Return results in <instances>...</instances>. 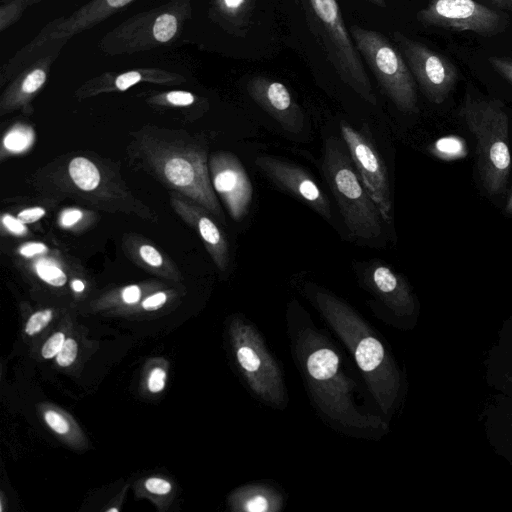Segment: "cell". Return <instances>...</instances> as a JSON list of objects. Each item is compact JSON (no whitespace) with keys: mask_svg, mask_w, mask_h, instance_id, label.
Segmentation results:
<instances>
[{"mask_svg":"<svg viewBox=\"0 0 512 512\" xmlns=\"http://www.w3.org/2000/svg\"><path fill=\"white\" fill-rule=\"evenodd\" d=\"M128 151L136 164L166 188L200 204L225 223L211 182L207 151L198 140L185 131L146 126L136 133Z\"/></svg>","mask_w":512,"mask_h":512,"instance_id":"6da1fadb","label":"cell"},{"mask_svg":"<svg viewBox=\"0 0 512 512\" xmlns=\"http://www.w3.org/2000/svg\"><path fill=\"white\" fill-rule=\"evenodd\" d=\"M33 182L48 196L69 197L106 212L157 220L155 213L137 199L120 176L98 156H62L40 169Z\"/></svg>","mask_w":512,"mask_h":512,"instance_id":"7a4b0ae2","label":"cell"},{"mask_svg":"<svg viewBox=\"0 0 512 512\" xmlns=\"http://www.w3.org/2000/svg\"><path fill=\"white\" fill-rule=\"evenodd\" d=\"M315 301L322 315L352 352L373 397L387 414L398 383L383 344L356 312L338 298L318 291Z\"/></svg>","mask_w":512,"mask_h":512,"instance_id":"3957f363","label":"cell"},{"mask_svg":"<svg viewBox=\"0 0 512 512\" xmlns=\"http://www.w3.org/2000/svg\"><path fill=\"white\" fill-rule=\"evenodd\" d=\"M309 389L318 406L343 425L357 428L379 427L377 418L358 413L352 403L354 384L340 369L337 353L323 336L306 329L298 342Z\"/></svg>","mask_w":512,"mask_h":512,"instance_id":"277c9868","label":"cell"},{"mask_svg":"<svg viewBox=\"0 0 512 512\" xmlns=\"http://www.w3.org/2000/svg\"><path fill=\"white\" fill-rule=\"evenodd\" d=\"M459 115L475 137L482 183L489 193L496 194L504 188L511 168L509 121L504 106L497 99L467 93Z\"/></svg>","mask_w":512,"mask_h":512,"instance_id":"5b68a950","label":"cell"},{"mask_svg":"<svg viewBox=\"0 0 512 512\" xmlns=\"http://www.w3.org/2000/svg\"><path fill=\"white\" fill-rule=\"evenodd\" d=\"M301 4L311 32L340 79L362 99L376 105L375 92L337 0H301Z\"/></svg>","mask_w":512,"mask_h":512,"instance_id":"8992f818","label":"cell"},{"mask_svg":"<svg viewBox=\"0 0 512 512\" xmlns=\"http://www.w3.org/2000/svg\"><path fill=\"white\" fill-rule=\"evenodd\" d=\"M322 172L350 232L363 239L379 237L380 212L354 170L343 140L332 136L325 141Z\"/></svg>","mask_w":512,"mask_h":512,"instance_id":"52a82bcc","label":"cell"},{"mask_svg":"<svg viewBox=\"0 0 512 512\" xmlns=\"http://www.w3.org/2000/svg\"><path fill=\"white\" fill-rule=\"evenodd\" d=\"M192 13V0H169L118 24L101 38L98 48L105 55L119 56L169 45L179 38Z\"/></svg>","mask_w":512,"mask_h":512,"instance_id":"ba28073f","label":"cell"},{"mask_svg":"<svg viewBox=\"0 0 512 512\" xmlns=\"http://www.w3.org/2000/svg\"><path fill=\"white\" fill-rule=\"evenodd\" d=\"M349 31L386 96L400 111L417 113L416 82L400 50L375 30L351 25Z\"/></svg>","mask_w":512,"mask_h":512,"instance_id":"9c48e42d","label":"cell"},{"mask_svg":"<svg viewBox=\"0 0 512 512\" xmlns=\"http://www.w3.org/2000/svg\"><path fill=\"white\" fill-rule=\"evenodd\" d=\"M233 337L237 362L251 390L270 404H283L285 389L281 371L257 330L251 324L237 320Z\"/></svg>","mask_w":512,"mask_h":512,"instance_id":"30bf717a","label":"cell"},{"mask_svg":"<svg viewBox=\"0 0 512 512\" xmlns=\"http://www.w3.org/2000/svg\"><path fill=\"white\" fill-rule=\"evenodd\" d=\"M392 35L425 97L434 104L443 103L458 80L456 66L444 55L399 31Z\"/></svg>","mask_w":512,"mask_h":512,"instance_id":"8fae6325","label":"cell"},{"mask_svg":"<svg viewBox=\"0 0 512 512\" xmlns=\"http://www.w3.org/2000/svg\"><path fill=\"white\" fill-rule=\"evenodd\" d=\"M424 26L470 31L489 37L501 31L503 15L475 0H431L416 14Z\"/></svg>","mask_w":512,"mask_h":512,"instance_id":"7c38bea8","label":"cell"},{"mask_svg":"<svg viewBox=\"0 0 512 512\" xmlns=\"http://www.w3.org/2000/svg\"><path fill=\"white\" fill-rule=\"evenodd\" d=\"M341 135L366 191L385 222L392 220V198L386 166L371 140L350 125H341Z\"/></svg>","mask_w":512,"mask_h":512,"instance_id":"4fadbf2b","label":"cell"},{"mask_svg":"<svg viewBox=\"0 0 512 512\" xmlns=\"http://www.w3.org/2000/svg\"><path fill=\"white\" fill-rule=\"evenodd\" d=\"M208 166L214 191L231 218L240 221L253 198V186L243 164L235 154L218 151L211 154Z\"/></svg>","mask_w":512,"mask_h":512,"instance_id":"5bb4252c","label":"cell"},{"mask_svg":"<svg viewBox=\"0 0 512 512\" xmlns=\"http://www.w3.org/2000/svg\"><path fill=\"white\" fill-rule=\"evenodd\" d=\"M254 164L276 185L309 205L323 218L331 219L328 198L303 168L270 155L257 156Z\"/></svg>","mask_w":512,"mask_h":512,"instance_id":"9a60e30c","label":"cell"},{"mask_svg":"<svg viewBox=\"0 0 512 512\" xmlns=\"http://www.w3.org/2000/svg\"><path fill=\"white\" fill-rule=\"evenodd\" d=\"M247 91L253 101L291 133H300L305 117L301 107L281 82L264 76L252 77Z\"/></svg>","mask_w":512,"mask_h":512,"instance_id":"2e32d148","label":"cell"},{"mask_svg":"<svg viewBox=\"0 0 512 512\" xmlns=\"http://www.w3.org/2000/svg\"><path fill=\"white\" fill-rule=\"evenodd\" d=\"M170 204L175 213L197 232L214 264L221 271L226 270L230 262L229 244L209 211L174 191L170 192Z\"/></svg>","mask_w":512,"mask_h":512,"instance_id":"e0dca14e","label":"cell"},{"mask_svg":"<svg viewBox=\"0 0 512 512\" xmlns=\"http://www.w3.org/2000/svg\"><path fill=\"white\" fill-rule=\"evenodd\" d=\"M186 82L177 73L156 67H138L121 72H104L84 82L74 93L79 100L105 93L123 92L140 83L172 86Z\"/></svg>","mask_w":512,"mask_h":512,"instance_id":"ac0fdd59","label":"cell"},{"mask_svg":"<svg viewBox=\"0 0 512 512\" xmlns=\"http://www.w3.org/2000/svg\"><path fill=\"white\" fill-rule=\"evenodd\" d=\"M59 54L55 52L38 59L7 83L0 96L1 115L15 110L32 111V101L46 85Z\"/></svg>","mask_w":512,"mask_h":512,"instance_id":"d6986e66","label":"cell"},{"mask_svg":"<svg viewBox=\"0 0 512 512\" xmlns=\"http://www.w3.org/2000/svg\"><path fill=\"white\" fill-rule=\"evenodd\" d=\"M135 0H89L68 16L56 18L52 35L56 38L71 39L115 13L124 9Z\"/></svg>","mask_w":512,"mask_h":512,"instance_id":"ffe728a7","label":"cell"},{"mask_svg":"<svg viewBox=\"0 0 512 512\" xmlns=\"http://www.w3.org/2000/svg\"><path fill=\"white\" fill-rule=\"evenodd\" d=\"M56 19L47 23L41 31L23 48L9 58L0 69V85L10 82L17 74L38 59L55 52H61L67 38H56L52 35Z\"/></svg>","mask_w":512,"mask_h":512,"instance_id":"44dd1931","label":"cell"},{"mask_svg":"<svg viewBox=\"0 0 512 512\" xmlns=\"http://www.w3.org/2000/svg\"><path fill=\"white\" fill-rule=\"evenodd\" d=\"M368 285L391 308L398 310L410 307L411 295L401 276L390 267L375 263L366 274Z\"/></svg>","mask_w":512,"mask_h":512,"instance_id":"7402d4cb","label":"cell"},{"mask_svg":"<svg viewBox=\"0 0 512 512\" xmlns=\"http://www.w3.org/2000/svg\"><path fill=\"white\" fill-rule=\"evenodd\" d=\"M123 249L139 266L151 272L177 278L179 272L170 258L145 238L128 234L123 238Z\"/></svg>","mask_w":512,"mask_h":512,"instance_id":"603a6c76","label":"cell"},{"mask_svg":"<svg viewBox=\"0 0 512 512\" xmlns=\"http://www.w3.org/2000/svg\"><path fill=\"white\" fill-rule=\"evenodd\" d=\"M252 0H211L209 17L225 31L237 34L248 24Z\"/></svg>","mask_w":512,"mask_h":512,"instance_id":"cb8c5ba5","label":"cell"},{"mask_svg":"<svg viewBox=\"0 0 512 512\" xmlns=\"http://www.w3.org/2000/svg\"><path fill=\"white\" fill-rule=\"evenodd\" d=\"M145 101L153 107L178 109L185 114L192 113V109L200 111L208 107L205 98L186 90L152 91L145 95Z\"/></svg>","mask_w":512,"mask_h":512,"instance_id":"d4e9b609","label":"cell"},{"mask_svg":"<svg viewBox=\"0 0 512 512\" xmlns=\"http://www.w3.org/2000/svg\"><path fill=\"white\" fill-rule=\"evenodd\" d=\"M240 510L245 512H275L282 506L281 497L272 489L251 485L238 495Z\"/></svg>","mask_w":512,"mask_h":512,"instance_id":"484cf974","label":"cell"},{"mask_svg":"<svg viewBox=\"0 0 512 512\" xmlns=\"http://www.w3.org/2000/svg\"><path fill=\"white\" fill-rule=\"evenodd\" d=\"M33 267L38 277L52 286L61 287L67 282L65 272L50 258H37Z\"/></svg>","mask_w":512,"mask_h":512,"instance_id":"4316f807","label":"cell"},{"mask_svg":"<svg viewBox=\"0 0 512 512\" xmlns=\"http://www.w3.org/2000/svg\"><path fill=\"white\" fill-rule=\"evenodd\" d=\"M0 5V32H4L14 25L30 6L25 0H1Z\"/></svg>","mask_w":512,"mask_h":512,"instance_id":"83f0119b","label":"cell"},{"mask_svg":"<svg viewBox=\"0 0 512 512\" xmlns=\"http://www.w3.org/2000/svg\"><path fill=\"white\" fill-rule=\"evenodd\" d=\"M22 126L23 125H15L14 129L6 134L3 141V150L7 149L11 152H20L30 145L32 134L30 131L21 129Z\"/></svg>","mask_w":512,"mask_h":512,"instance_id":"f1b7e54d","label":"cell"},{"mask_svg":"<svg viewBox=\"0 0 512 512\" xmlns=\"http://www.w3.org/2000/svg\"><path fill=\"white\" fill-rule=\"evenodd\" d=\"M52 311L50 309L35 312L28 319L25 332L28 335H34L45 328L52 319Z\"/></svg>","mask_w":512,"mask_h":512,"instance_id":"f546056e","label":"cell"},{"mask_svg":"<svg viewBox=\"0 0 512 512\" xmlns=\"http://www.w3.org/2000/svg\"><path fill=\"white\" fill-rule=\"evenodd\" d=\"M77 353V342L72 338H68L65 340L61 350L56 355V361L61 367H68L76 359Z\"/></svg>","mask_w":512,"mask_h":512,"instance_id":"4dcf8cb0","label":"cell"},{"mask_svg":"<svg viewBox=\"0 0 512 512\" xmlns=\"http://www.w3.org/2000/svg\"><path fill=\"white\" fill-rule=\"evenodd\" d=\"M65 335L62 332L53 334L43 345L41 354L45 359H51L56 356L61 350L64 342Z\"/></svg>","mask_w":512,"mask_h":512,"instance_id":"1f68e13d","label":"cell"},{"mask_svg":"<svg viewBox=\"0 0 512 512\" xmlns=\"http://www.w3.org/2000/svg\"><path fill=\"white\" fill-rule=\"evenodd\" d=\"M493 69L512 84V59L500 56H491L488 59Z\"/></svg>","mask_w":512,"mask_h":512,"instance_id":"d6a6232c","label":"cell"},{"mask_svg":"<svg viewBox=\"0 0 512 512\" xmlns=\"http://www.w3.org/2000/svg\"><path fill=\"white\" fill-rule=\"evenodd\" d=\"M1 223L8 232L15 236L23 237L28 234L26 224L8 213L2 214Z\"/></svg>","mask_w":512,"mask_h":512,"instance_id":"836d02e7","label":"cell"},{"mask_svg":"<svg viewBox=\"0 0 512 512\" xmlns=\"http://www.w3.org/2000/svg\"><path fill=\"white\" fill-rule=\"evenodd\" d=\"M44 419L49 427L59 434H65L69 431L68 422L53 410H47L44 413Z\"/></svg>","mask_w":512,"mask_h":512,"instance_id":"e575fe53","label":"cell"},{"mask_svg":"<svg viewBox=\"0 0 512 512\" xmlns=\"http://www.w3.org/2000/svg\"><path fill=\"white\" fill-rule=\"evenodd\" d=\"M83 217L84 213L80 209H65L59 216V224L64 228H71L74 227L77 223L81 222Z\"/></svg>","mask_w":512,"mask_h":512,"instance_id":"d590c367","label":"cell"},{"mask_svg":"<svg viewBox=\"0 0 512 512\" xmlns=\"http://www.w3.org/2000/svg\"><path fill=\"white\" fill-rule=\"evenodd\" d=\"M166 372L162 368H154L148 378V389L152 393L161 392L165 387Z\"/></svg>","mask_w":512,"mask_h":512,"instance_id":"8d00e7d4","label":"cell"},{"mask_svg":"<svg viewBox=\"0 0 512 512\" xmlns=\"http://www.w3.org/2000/svg\"><path fill=\"white\" fill-rule=\"evenodd\" d=\"M48 247L41 242L25 243L18 249V253L26 258H34L38 255L46 254Z\"/></svg>","mask_w":512,"mask_h":512,"instance_id":"74e56055","label":"cell"},{"mask_svg":"<svg viewBox=\"0 0 512 512\" xmlns=\"http://www.w3.org/2000/svg\"><path fill=\"white\" fill-rule=\"evenodd\" d=\"M145 488L153 494L165 495L171 491V484L164 479L154 477L146 480Z\"/></svg>","mask_w":512,"mask_h":512,"instance_id":"f35d334b","label":"cell"},{"mask_svg":"<svg viewBox=\"0 0 512 512\" xmlns=\"http://www.w3.org/2000/svg\"><path fill=\"white\" fill-rule=\"evenodd\" d=\"M45 213L46 211L42 207H29L21 210L17 214V218L24 224H30L40 220Z\"/></svg>","mask_w":512,"mask_h":512,"instance_id":"ab89813d","label":"cell"},{"mask_svg":"<svg viewBox=\"0 0 512 512\" xmlns=\"http://www.w3.org/2000/svg\"><path fill=\"white\" fill-rule=\"evenodd\" d=\"M167 301V294L159 291L151 294L142 302V307L146 311H154L161 308Z\"/></svg>","mask_w":512,"mask_h":512,"instance_id":"60d3db41","label":"cell"},{"mask_svg":"<svg viewBox=\"0 0 512 512\" xmlns=\"http://www.w3.org/2000/svg\"><path fill=\"white\" fill-rule=\"evenodd\" d=\"M141 298V289L137 285H129L122 289L121 299L126 304H135Z\"/></svg>","mask_w":512,"mask_h":512,"instance_id":"b9f144b4","label":"cell"},{"mask_svg":"<svg viewBox=\"0 0 512 512\" xmlns=\"http://www.w3.org/2000/svg\"><path fill=\"white\" fill-rule=\"evenodd\" d=\"M71 287L77 293L83 292L84 289H85L84 283L81 280H79V279H74L71 282Z\"/></svg>","mask_w":512,"mask_h":512,"instance_id":"7bdbcfd3","label":"cell"},{"mask_svg":"<svg viewBox=\"0 0 512 512\" xmlns=\"http://www.w3.org/2000/svg\"><path fill=\"white\" fill-rule=\"evenodd\" d=\"M488 1L500 9H507L505 0H488Z\"/></svg>","mask_w":512,"mask_h":512,"instance_id":"ee69618b","label":"cell"},{"mask_svg":"<svg viewBox=\"0 0 512 512\" xmlns=\"http://www.w3.org/2000/svg\"><path fill=\"white\" fill-rule=\"evenodd\" d=\"M505 211L509 214H512V191L509 194V197H508V200H507V203L505 206Z\"/></svg>","mask_w":512,"mask_h":512,"instance_id":"f6af8a7d","label":"cell"},{"mask_svg":"<svg viewBox=\"0 0 512 512\" xmlns=\"http://www.w3.org/2000/svg\"><path fill=\"white\" fill-rule=\"evenodd\" d=\"M369 2L381 7V8H385L386 7V2L385 0H368Z\"/></svg>","mask_w":512,"mask_h":512,"instance_id":"bcb514c9","label":"cell"},{"mask_svg":"<svg viewBox=\"0 0 512 512\" xmlns=\"http://www.w3.org/2000/svg\"><path fill=\"white\" fill-rule=\"evenodd\" d=\"M507 5V10L512 11V0H505Z\"/></svg>","mask_w":512,"mask_h":512,"instance_id":"7dc6e473","label":"cell"},{"mask_svg":"<svg viewBox=\"0 0 512 512\" xmlns=\"http://www.w3.org/2000/svg\"><path fill=\"white\" fill-rule=\"evenodd\" d=\"M28 2V4L31 6V5H34V4H37L39 2H41L42 0H25Z\"/></svg>","mask_w":512,"mask_h":512,"instance_id":"c3c4849f","label":"cell"},{"mask_svg":"<svg viewBox=\"0 0 512 512\" xmlns=\"http://www.w3.org/2000/svg\"><path fill=\"white\" fill-rule=\"evenodd\" d=\"M107 511H108V512H117V511H118V509H117V508H110V509H108Z\"/></svg>","mask_w":512,"mask_h":512,"instance_id":"681fc988","label":"cell"}]
</instances>
